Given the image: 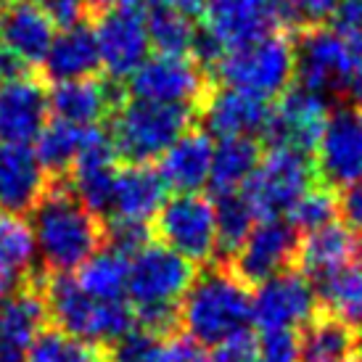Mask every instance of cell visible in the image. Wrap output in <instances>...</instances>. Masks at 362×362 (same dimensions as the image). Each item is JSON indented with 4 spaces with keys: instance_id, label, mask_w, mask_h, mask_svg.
Instances as JSON below:
<instances>
[{
    "instance_id": "cell-1",
    "label": "cell",
    "mask_w": 362,
    "mask_h": 362,
    "mask_svg": "<svg viewBox=\"0 0 362 362\" xmlns=\"http://www.w3.org/2000/svg\"><path fill=\"white\" fill-rule=\"evenodd\" d=\"M30 233L35 254H40L51 275L80 270L101 249L106 230L101 217L77 202L69 185L53 180L40 202L30 211Z\"/></svg>"
},
{
    "instance_id": "cell-2",
    "label": "cell",
    "mask_w": 362,
    "mask_h": 362,
    "mask_svg": "<svg viewBox=\"0 0 362 362\" xmlns=\"http://www.w3.org/2000/svg\"><path fill=\"white\" fill-rule=\"evenodd\" d=\"M177 320L185 336L202 349L238 341L254 325L249 286L230 267L199 272L177 307Z\"/></svg>"
},
{
    "instance_id": "cell-3",
    "label": "cell",
    "mask_w": 362,
    "mask_h": 362,
    "mask_svg": "<svg viewBox=\"0 0 362 362\" xmlns=\"http://www.w3.org/2000/svg\"><path fill=\"white\" fill-rule=\"evenodd\" d=\"M196 267L180 254L161 243H146L130 257L127 270V302L135 312V322L143 331L170 333L177 320L185 291L196 281Z\"/></svg>"
},
{
    "instance_id": "cell-4",
    "label": "cell",
    "mask_w": 362,
    "mask_h": 362,
    "mask_svg": "<svg viewBox=\"0 0 362 362\" xmlns=\"http://www.w3.org/2000/svg\"><path fill=\"white\" fill-rule=\"evenodd\" d=\"M42 302L56 328L88 344H117L122 336L135 331V312L127 299L103 302L88 291L71 275H51L40 281Z\"/></svg>"
},
{
    "instance_id": "cell-5",
    "label": "cell",
    "mask_w": 362,
    "mask_h": 362,
    "mask_svg": "<svg viewBox=\"0 0 362 362\" xmlns=\"http://www.w3.org/2000/svg\"><path fill=\"white\" fill-rule=\"evenodd\" d=\"M211 69L217 71L225 88L267 103L288 93L296 74V53L288 35L272 32L259 40L225 51L211 64Z\"/></svg>"
},
{
    "instance_id": "cell-6",
    "label": "cell",
    "mask_w": 362,
    "mask_h": 362,
    "mask_svg": "<svg viewBox=\"0 0 362 362\" xmlns=\"http://www.w3.org/2000/svg\"><path fill=\"white\" fill-rule=\"evenodd\" d=\"M291 21L286 0H206L196 53L202 64H214L225 51L281 32Z\"/></svg>"
},
{
    "instance_id": "cell-7",
    "label": "cell",
    "mask_w": 362,
    "mask_h": 362,
    "mask_svg": "<svg viewBox=\"0 0 362 362\" xmlns=\"http://www.w3.org/2000/svg\"><path fill=\"white\" fill-rule=\"evenodd\" d=\"M191 119L193 111L188 109L130 98L117 106L109 135L119 156L130 159L132 164H151L153 159H161V153L180 135L191 130Z\"/></svg>"
},
{
    "instance_id": "cell-8",
    "label": "cell",
    "mask_w": 362,
    "mask_h": 362,
    "mask_svg": "<svg viewBox=\"0 0 362 362\" xmlns=\"http://www.w3.org/2000/svg\"><path fill=\"white\" fill-rule=\"evenodd\" d=\"M161 246L180 254L191 264H206L220 254L214 202L202 193H182L164 202L153 220Z\"/></svg>"
},
{
    "instance_id": "cell-9",
    "label": "cell",
    "mask_w": 362,
    "mask_h": 362,
    "mask_svg": "<svg viewBox=\"0 0 362 362\" xmlns=\"http://www.w3.org/2000/svg\"><path fill=\"white\" fill-rule=\"evenodd\" d=\"M296 53V82L299 88L328 98L333 93H346L352 80L357 51L349 37L325 24L304 27L299 40L293 42Z\"/></svg>"
},
{
    "instance_id": "cell-10",
    "label": "cell",
    "mask_w": 362,
    "mask_h": 362,
    "mask_svg": "<svg viewBox=\"0 0 362 362\" xmlns=\"http://www.w3.org/2000/svg\"><path fill=\"white\" fill-rule=\"evenodd\" d=\"M310 188L312 167L307 156L286 148H270L243 185L241 196L252 206L257 220H281Z\"/></svg>"
},
{
    "instance_id": "cell-11",
    "label": "cell",
    "mask_w": 362,
    "mask_h": 362,
    "mask_svg": "<svg viewBox=\"0 0 362 362\" xmlns=\"http://www.w3.org/2000/svg\"><path fill=\"white\" fill-rule=\"evenodd\" d=\"M211 93L209 74L202 61L188 56H153L130 77V95L138 101L199 109Z\"/></svg>"
},
{
    "instance_id": "cell-12",
    "label": "cell",
    "mask_w": 362,
    "mask_h": 362,
    "mask_svg": "<svg viewBox=\"0 0 362 362\" xmlns=\"http://www.w3.org/2000/svg\"><path fill=\"white\" fill-rule=\"evenodd\" d=\"M93 35H95L101 66L117 82L130 80L146 64L151 51L146 11L135 3H117L98 11Z\"/></svg>"
},
{
    "instance_id": "cell-13",
    "label": "cell",
    "mask_w": 362,
    "mask_h": 362,
    "mask_svg": "<svg viewBox=\"0 0 362 362\" xmlns=\"http://www.w3.org/2000/svg\"><path fill=\"white\" fill-rule=\"evenodd\" d=\"M315 170L328 188L362 182V106L346 103L328 114L315 146Z\"/></svg>"
},
{
    "instance_id": "cell-14",
    "label": "cell",
    "mask_w": 362,
    "mask_h": 362,
    "mask_svg": "<svg viewBox=\"0 0 362 362\" xmlns=\"http://www.w3.org/2000/svg\"><path fill=\"white\" fill-rule=\"evenodd\" d=\"M317 288L299 270H286L257 286L252 317L259 331H296L317 315Z\"/></svg>"
},
{
    "instance_id": "cell-15",
    "label": "cell",
    "mask_w": 362,
    "mask_h": 362,
    "mask_svg": "<svg viewBox=\"0 0 362 362\" xmlns=\"http://www.w3.org/2000/svg\"><path fill=\"white\" fill-rule=\"evenodd\" d=\"M299 259V233L288 220H259L243 246L230 257V270L246 286L270 281Z\"/></svg>"
},
{
    "instance_id": "cell-16",
    "label": "cell",
    "mask_w": 362,
    "mask_h": 362,
    "mask_svg": "<svg viewBox=\"0 0 362 362\" xmlns=\"http://www.w3.org/2000/svg\"><path fill=\"white\" fill-rule=\"evenodd\" d=\"M328 114H331L328 101L322 95L304 88H293L283 93L270 109L264 135L272 143V148H286V151L307 156L320 141Z\"/></svg>"
},
{
    "instance_id": "cell-17",
    "label": "cell",
    "mask_w": 362,
    "mask_h": 362,
    "mask_svg": "<svg viewBox=\"0 0 362 362\" xmlns=\"http://www.w3.org/2000/svg\"><path fill=\"white\" fill-rule=\"evenodd\" d=\"M117 159H119V153H117V146H114L109 132L101 127H90L85 132L80 156L69 170V191L95 217L109 214L114 180L119 172Z\"/></svg>"
},
{
    "instance_id": "cell-18",
    "label": "cell",
    "mask_w": 362,
    "mask_h": 362,
    "mask_svg": "<svg viewBox=\"0 0 362 362\" xmlns=\"http://www.w3.org/2000/svg\"><path fill=\"white\" fill-rule=\"evenodd\" d=\"M48 90L32 74H13L0 82V143L30 146L48 124Z\"/></svg>"
},
{
    "instance_id": "cell-19",
    "label": "cell",
    "mask_w": 362,
    "mask_h": 362,
    "mask_svg": "<svg viewBox=\"0 0 362 362\" xmlns=\"http://www.w3.org/2000/svg\"><path fill=\"white\" fill-rule=\"evenodd\" d=\"M56 24L32 0H0V51L19 66H42Z\"/></svg>"
},
{
    "instance_id": "cell-20",
    "label": "cell",
    "mask_w": 362,
    "mask_h": 362,
    "mask_svg": "<svg viewBox=\"0 0 362 362\" xmlns=\"http://www.w3.org/2000/svg\"><path fill=\"white\" fill-rule=\"evenodd\" d=\"M45 317L48 312L42 302L40 278L35 275L24 286L0 296V362H24Z\"/></svg>"
},
{
    "instance_id": "cell-21",
    "label": "cell",
    "mask_w": 362,
    "mask_h": 362,
    "mask_svg": "<svg viewBox=\"0 0 362 362\" xmlns=\"http://www.w3.org/2000/svg\"><path fill=\"white\" fill-rule=\"evenodd\" d=\"M167 202V185L151 164H130L117 172L111 193L109 214L119 225H141L156 220L159 209Z\"/></svg>"
},
{
    "instance_id": "cell-22",
    "label": "cell",
    "mask_w": 362,
    "mask_h": 362,
    "mask_svg": "<svg viewBox=\"0 0 362 362\" xmlns=\"http://www.w3.org/2000/svg\"><path fill=\"white\" fill-rule=\"evenodd\" d=\"M51 182L32 146L0 143V209L6 214H30L51 188Z\"/></svg>"
},
{
    "instance_id": "cell-23",
    "label": "cell",
    "mask_w": 362,
    "mask_h": 362,
    "mask_svg": "<svg viewBox=\"0 0 362 362\" xmlns=\"http://www.w3.org/2000/svg\"><path fill=\"white\" fill-rule=\"evenodd\" d=\"M199 111H202L206 135H214L220 141L264 135L267 117H270L267 103L257 101L246 93L233 90V88H217V90L211 88Z\"/></svg>"
},
{
    "instance_id": "cell-24",
    "label": "cell",
    "mask_w": 362,
    "mask_h": 362,
    "mask_svg": "<svg viewBox=\"0 0 362 362\" xmlns=\"http://www.w3.org/2000/svg\"><path fill=\"white\" fill-rule=\"evenodd\" d=\"M211 159H214V143L209 135L204 130H188L161 153L156 170L167 191H175V196L199 193L209 185Z\"/></svg>"
},
{
    "instance_id": "cell-25",
    "label": "cell",
    "mask_w": 362,
    "mask_h": 362,
    "mask_svg": "<svg viewBox=\"0 0 362 362\" xmlns=\"http://www.w3.org/2000/svg\"><path fill=\"white\" fill-rule=\"evenodd\" d=\"M48 103L56 119L74 124L80 130L98 127L119 106L114 88L95 77L53 85V90L48 93Z\"/></svg>"
},
{
    "instance_id": "cell-26",
    "label": "cell",
    "mask_w": 362,
    "mask_h": 362,
    "mask_svg": "<svg viewBox=\"0 0 362 362\" xmlns=\"http://www.w3.org/2000/svg\"><path fill=\"white\" fill-rule=\"evenodd\" d=\"M360 254V238L352 228L344 222L333 220L325 228L307 233V238L299 241V259L302 272L307 278H315L320 283L333 272L349 267Z\"/></svg>"
},
{
    "instance_id": "cell-27",
    "label": "cell",
    "mask_w": 362,
    "mask_h": 362,
    "mask_svg": "<svg viewBox=\"0 0 362 362\" xmlns=\"http://www.w3.org/2000/svg\"><path fill=\"white\" fill-rule=\"evenodd\" d=\"M98 69H101V56H98L95 35H93V27H88L85 21L74 27H64L53 37L48 56L42 61L45 77L56 85L95 77Z\"/></svg>"
},
{
    "instance_id": "cell-28",
    "label": "cell",
    "mask_w": 362,
    "mask_h": 362,
    "mask_svg": "<svg viewBox=\"0 0 362 362\" xmlns=\"http://www.w3.org/2000/svg\"><path fill=\"white\" fill-rule=\"evenodd\" d=\"M360 354V333L325 312H317L302 336L304 362H352Z\"/></svg>"
},
{
    "instance_id": "cell-29",
    "label": "cell",
    "mask_w": 362,
    "mask_h": 362,
    "mask_svg": "<svg viewBox=\"0 0 362 362\" xmlns=\"http://www.w3.org/2000/svg\"><path fill=\"white\" fill-rule=\"evenodd\" d=\"M262 153L254 138H233L220 141L214 146V159H211V177L209 185L217 196H233L241 193L243 185L254 175L259 164Z\"/></svg>"
},
{
    "instance_id": "cell-30",
    "label": "cell",
    "mask_w": 362,
    "mask_h": 362,
    "mask_svg": "<svg viewBox=\"0 0 362 362\" xmlns=\"http://www.w3.org/2000/svg\"><path fill=\"white\" fill-rule=\"evenodd\" d=\"M127 270H130V257L117 252L114 246H106L82 264L74 281L80 283L82 291H88L95 299L117 302L127 299Z\"/></svg>"
},
{
    "instance_id": "cell-31",
    "label": "cell",
    "mask_w": 362,
    "mask_h": 362,
    "mask_svg": "<svg viewBox=\"0 0 362 362\" xmlns=\"http://www.w3.org/2000/svg\"><path fill=\"white\" fill-rule=\"evenodd\" d=\"M317 302H322V312L331 315L354 331H362V262H352L349 267L333 272L320 281Z\"/></svg>"
},
{
    "instance_id": "cell-32",
    "label": "cell",
    "mask_w": 362,
    "mask_h": 362,
    "mask_svg": "<svg viewBox=\"0 0 362 362\" xmlns=\"http://www.w3.org/2000/svg\"><path fill=\"white\" fill-rule=\"evenodd\" d=\"M146 27L151 45L164 56H188L196 51L202 35V30L193 24V16H185L164 3H156L146 11Z\"/></svg>"
},
{
    "instance_id": "cell-33",
    "label": "cell",
    "mask_w": 362,
    "mask_h": 362,
    "mask_svg": "<svg viewBox=\"0 0 362 362\" xmlns=\"http://www.w3.org/2000/svg\"><path fill=\"white\" fill-rule=\"evenodd\" d=\"M85 132L74 124H66L61 119H53L45 124V130L35 141V156L42 164V170L48 172L53 180H64V175L74 167V161L80 156V148L85 143Z\"/></svg>"
},
{
    "instance_id": "cell-34",
    "label": "cell",
    "mask_w": 362,
    "mask_h": 362,
    "mask_svg": "<svg viewBox=\"0 0 362 362\" xmlns=\"http://www.w3.org/2000/svg\"><path fill=\"white\" fill-rule=\"evenodd\" d=\"M32 262H35V241H32L30 225L0 211V275L16 286L32 278Z\"/></svg>"
},
{
    "instance_id": "cell-35",
    "label": "cell",
    "mask_w": 362,
    "mask_h": 362,
    "mask_svg": "<svg viewBox=\"0 0 362 362\" xmlns=\"http://www.w3.org/2000/svg\"><path fill=\"white\" fill-rule=\"evenodd\" d=\"M24 362H106V352L59 328H42L32 341Z\"/></svg>"
},
{
    "instance_id": "cell-36",
    "label": "cell",
    "mask_w": 362,
    "mask_h": 362,
    "mask_svg": "<svg viewBox=\"0 0 362 362\" xmlns=\"http://www.w3.org/2000/svg\"><path fill=\"white\" fill-rule=\"evenodd\" d=\"M214 211H217V235H220V252L225 257H233L243 246V241L249 238V233L257 225V214L252 206L246 204L241 193L233 196H217L214 202Z\"/></svg>"
},
{
    "instance_id": "cell-37",
    "label": "cell",
    "mask_w": 362,
    "mask_h": 362,
    "mask_svg": "<svg viewBox=\"0 0 362 362\" xmlns=\"http://www.w3.org/2000/svg\"><path fill=\"white\" fill-rule=\"evenodd\" d=\"M336 214H339V199L333 196L331 188L328 185H312L288 211V222L293 225L296 233H312L317 228L331 225L336 220Z\"/></svg>"
},
{
    "instance_id": "cell-38",
    "label": "cell",
    "mask_w": 362,
    "mask_h": 362,
    "mask_svg": "<svg viewBox=\"0 0 362 362\" xmlns=\"http://www.w3.org/2000/svg\"><path fill=\"white\" fill-rule=\"evenodd\" d=\"M257 354L259 362H304L302 336L296 331H262Z\"/></svg>"
},
{
    "instance_id": "cell-39",
    "label": "cell",
    "mask_w": 362,
    "mask_h": 362,
    "mask_svg": "<svg viewBox=\"0 0 362 362\" xmlns=\"http://www.w3.org/2000/svg\"><path fill=\"white\" fill-rule=\"evenodd\" d=\"M148 362H209V357H206L202 346L196 341H191L188 336L164 333Z\"/></svg>"
},
{
    "instance_id": "cell-40",
    "label": "cell",
    "mask_w": 362,
    "mask_h": 362,
    "mask_svg": "<svg viewBox=\"0 0 362 362\" xmlns=\"http://www.w3.org/2000/svg\"><path fill=\"white\" fill-rule=\"evenodd\" d=\"M37 8L53 21V24H61V27H74L80 24L85 11H88V3L85 0H32Z\"/></svg>"
},
{
    "instance_id": "cell-41",
    "label": "cell",
    "mask_w": 362,
    "mask_h": 362,
    "mask_svg": "<svg viewBox=\"0 0 362 362\" xmlns=\"http://www.w3.org/2000/svg\"><path fill=\"white\" fill-rule=\"evenodd\" d=\"M291 8L293 21H304L310 24H322L325 19H331L333 11L341 6L344 0H286Z\"/></svg>"
},
{
    "instance_id": "cell-42",
    "label": "cell",
    "mask_w": 362,
    "mask_h": 362,
    "mask_svg": "<svg viewBox=\"0 0 362 362\" xmlns=\"http://www.w3.org/2000/svg\"><path fill=\"white\" fill-rule=\"evenodd\" d=\"M339 211H341L346 228H352L354 233H362V182L344 188L341 199H339Z\"/></svg>"
},
{
    "instance_id": "cell-43",
    "label": "cell",
    "mask_w": 362,
    "mask_h": 362,
    "mask_svg": "<svg viewBox=\"0 0 362 362\" xmlns=\"http://www.w3.org/2000/svg\"><path fill=\"white\" fill-rule=\"evenodd\" d=\"M209 362H259L257 344H254L249 336H243V339H238V341L217 346L214 354L209 357Z\"/></svg>"
},
{
    "instance_id": "cell-44",
    "label": "cell",
    "mask_w": 362,
    "mask_h": 362,
    "mask_svg": "<svg viewBox=\"0 0 362 362\" xmlns=\"http://www.w3.org/2000/svg\"><path fill=\"white\" fill-rule=\"evenodd\" d=\"M161 3L175 11H180L185 16H196V13H202L204 6H206V0H161Z\"/></svg>"
},
{
    "instance_id": "cell-45",
    "label": "cell",
    "mask_w": 362,
    "mask_h": 362,
    "mask_svg": "<svg viewBox=\"0 0 362 362\" xmlns=\"http://www.w3.org/2000/svg\"><path fill=\"white\" fill-rule=\"evenodd\" d=\"M85 3L95 11H103V8H109V6H117V3H135V6H141L143 0H85Z\"/></svg>"
},
{
    "instance_id": "cell-46",
    "label": "cell",
    "mask_w": 362,
    "mask_h": 362,
    "mask_svg": "<svg viewBox=\"0 0 362 362\" xmlns=\"http://www.w3.org/2000/svg\"><path fill=\"white\" fill-rule=\"evenodd\" d=\"M354 48H357V53L362 56V32L357 35V37H354Z\"/></svg>"
},
{
    "instance_id": "cell-47",
    "label": "cell",
    "mask_w": 362,
    "mask_h": 362,
    "mask_svg": "<svg viewBox=\"0 0 362 362\" xmlns=\"http://www.w3.org/2000/svg\"><path fill=\"white\" fill-rule=\"evenodd\" d=\"M357 357H360V360H357V362H362V352H360V354H357Z\"/></svg>"
},
{
    "instance_id": "cell-48",
    "label": "cell",
    "mask_w": 362,
    "mask_h": 362,
    "mask_svg": "<svg viewBox=\"0 0 362 362\" xmlns=\"http://www.w3.org/2000/svg\"><path fill=\"white\" fill-rule=\"evenodd\" d=\"M360 257H362V243H360ZM362 262V259H360Z\"/></svg>"
},
{
    "instance_id": "cell-49",
    "label": "cell",
    "mask_w": 362,
    "mask_h": 362,
    "mask_svg": "<svg viewBox=\"0 0 362 362\" xmlns=\"http://www.w3.org/2000/svg\"><path fill=\"white\" fill-rule=\"evenodd\" d=\"M352 362H354V360H352Z\"/></svg>"
}]
</instances>
